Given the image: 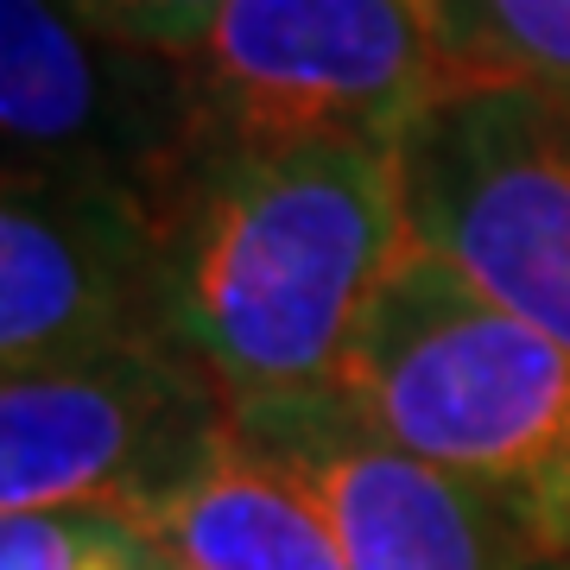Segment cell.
I'll return each mask as SVG.
<instances>
[{
	"mask_svg": "<svg viewBox=\"0 0 570 570\" xmlns=\"http://www.w3.org/2000/svg\"><path fill=\"white\" fill-rule=\"evenodd\" d=\"M456 77H513L570 96V0H438Z\"/></svg>",
	"mask_w": 570,
	"mask_h": 570,
	"instance_id": "obj_10",
	"label": "cell"
},
{
	"mask_svg": "<svg viewBox=\"0 0 570 570\" xmlns=\"http://www.w3.org/2000/svg\"><path fill=\"white\" fill-rule=\"evenodd\" d=\"M532 532H539V551L551 564H570V469L546 489V501L532 508Z\"/></svg>",
	"mask_w": 570,
	"mask_h": 570,
	"instance_id": "obj_13",
	"label": "cell"
},
{
	"mask_svg": "<svg viewBox=\"0 0 570 570\" xmlns=\"http://www.w3.org/2000/svg\"><path fill=\"white\" fill-rule=\"evenodd\" d=\"M539 570H570V564H551V558H546V564H539Z\"/></svg>",
	"mask_w": 570,
	"mask_h": 570,
	"instance_id": "obj_14",
	"label": "cell"
},
{
	"mask_svg": "<svg viewBox=\"0 0 570 570\" xmlns=\"http://www.w3.org/2000/svg\"><path fill=\"white\" fill-rule=\"evenodd\" d=\"M336 400L419 463L508 494L527 520L570 469V348L419 242L374 292Z\"/></svg>",
	"mask_w": 570,
	"mask_h": 570,
	"instance_id": "obj_2",
	"label": "cell"
},
{
	"mask_svg": "<svg viewBox=\"0 0 570 570\" xmlns=\"http://www.w3.org/2000/svg\"><path fill=\"white\" fill-rule=\"evenodd\" d=\"M159 570H165V564H159Z\"/></svg>",
	"mask_w": 570,
	"mask_h": 570,
	"instance_id": "obj_16",
	"label": "cell"
},
{
	"mask_svg": "<svg viewBox=\"0 0 570 570\" xmlns=\"http://www.w3.org/2000/svg\"><path fill=\"white\" fill-rule=\"evenodd\" d=\"M406 235L570 348V96L456 77L400 140Z\"/></svg>",
	"mask_w": 570,
	"mask_h": 570,
	"instance_id": "obj_4",
	"label": "cell"
},
{
	"mask_svg": "<svg viewBox=\"0 0 570 570\" xmlns=\"http://www.w3.org/2000/svg\"><path fill=\"white\" fill-rule=\"evenodd\" d=\"M235 431L279 456L324 527L336 532L348 570H539V532L527 508L419 463L412 450L367 431L330 393L228 406Z\"/></svg>",
	"mask_w": 570,
	"mask_h": 570,
	"instance_id": "obj_7",
	"label": "cell"
},
{
	"mask_svg": "<svg viewBox=\"0 0 570 570\" xmlns=\"http://www.w3.org/2000/svg\"><path fill=\"white\" fill-rule=\"evenodd\" d=\"M165 336L228 406L330 393L406 235L400 153H197L159 209Z\"/></svg>",
	"mask_w": 570,
	"mask_h": 570,
	"instance_id": "obj_1",
	"label": "cell"
},
{
	"mask_svg": "<svg viewBox=\"0 0 570 570\" xmlns=\"http://www.w3.org/2000/svg\"><path fill=\"white\" fill-rule=\"evenodd\" d=\"M7 178L102 184L165 209L197 159L184 70L115 39L70 0H0Z\"/></svg>",
	"mask_w": 570,
	"mask_h": 570,
	"instance_id": "obj_6",
	"label": "cell"
},
{
	"mask_svg": "<svg viewBox=\"0 0 570 570\" xmlns=\"http://www.w3.org/2000/svg\"><path fill=\"white\" fill-rule=\"evenodd\" d=\"M165 336L159 209L102 184L7 178L0 197V367H45Z\"/></svg>",
	"mask_w": 570,
	"mask_h": 570,
	"instance_id": "obj_8",
	"label": "cell"
},
{
	"mask_svg": "<svg viewBox=\"0 0 570 570\" xmlns=\"http://www.w3.org/2000/svg\"><path fill=\"white\" fill-rule=\"evenodd\" d=\"M70 7H82L89 20L108 26V32L127 39V45L184 58V51L209 32V20H216L223 0H70Z\"/></svg>",
	"mask_w": 570,
	"mask_h": 570,
	"instance_id": "obj_12",
	"label": "cell"
},
{
	"mask_svg": "<svg viewBox=\"0 0 570 570\" xmlns=\"http://www.w3.org/2000/svg\"><path fill=\"white\" fill-rule=\"evenodd\" d=\"M178 70L197 153H400L456 82L444 26L419 0H223Z\"/></svg>",
	"mask_w": 570,
	"mask_h": 570,
	"instance_id": "obj_3",
	"label": "cell"
},
{
	"mask_svg": "<svg viewBox=\"0 0 570 570\" xmlns=\"http://www.w3.org/2000/svg\"><path fill=\"white\" fill-rule=\"evenodd\" d=\"M235 412L178 343L20 367L0 381V508L140 527L216 456Z\"/></svg>",
	"mask_w": 570,
	"mask_h": 570,
	"instance_id": "obj_5",
	"label": "cell"
},
{
	"mask_svg": "<svg viewBox=\"0 0 570 570\" xmlns=\"http://www.w3.org/2000/svg\"><path fill=\"white\" fill-rule=\"evenodd\" d=\"M0 570H159V558L115 513H7Z\"/></svg>",
	"mask_w": 570,
	"mask_h": 570,
	"instance_id": "obj_11",
	"label": "cell"
},
{
	"mask_svg": "<svg viewBox=\"0 0 570 570\" xmlns=\"http://www.w3.org/2000/svg\"><path fill=\"white\" fill-rule=\"evenodd\" d=\"M165 570H348L305 482L228 425L184 489L140 520Z\"/></svg>",
	"mask_w": 570,
	"mask_h": 570,
	"instance_id": "obj_9",
	"label": "cell"
},
{
	"mask_svg": "<svg viewBox=\"0 0 570 570\" xmlns=\"http://www.w3.org/2000/svg\"><path fill=\"white\" fill-rule=\"evenodd\" d=\"M419 7H425V13H438V0H419Z\"/></svg>",
	"mask_w": 570,
	"mask_h": 570,
	"instance_id": "obj_15",
	"label": "cell"
}]
</instances>
